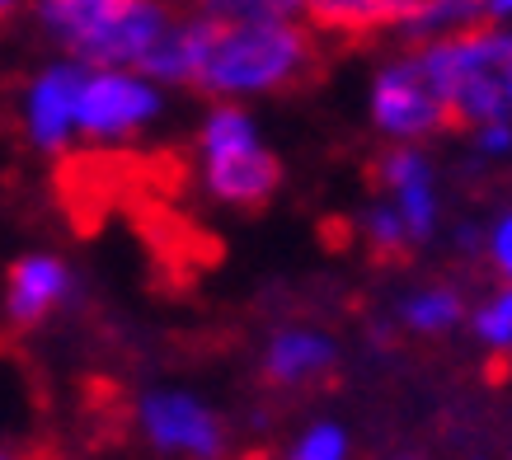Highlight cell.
I'll use <instances>...</instances> for the list:
<instances>
[{"instance_id": "cell-15", "label": "cell", "mask_w": 512, "mask_h": 460, "mask_svg": "<svg viewBox=\"0 0 512 460\" xmlns=\"http://www.w3.org/2000/svg\"><path fill=\"white\" fill-rule=\"evenodd\" d=\"M466 329L475 334L484 353L508 357L512 353V282H498L480 306L466 310Z\"/></svg>"}, {"instance_id": "cell-2", "label": "cell", "mask_w": 512, "mask_h": 460, "mask_svg": "<svg viewBox=\"0 0 512 460\" xmlns=\"http://www.w3.org/2000/svg\"><path fill=\"white\" fill-rule=\"evenodd\" d=\"M33 33L85 66H141L160 80L184 10L174 0H29Z\"/></svg>"}, {"instance_id": "cell-14", "label": "cell", "mask_w": 512, "mask_h": 460, "mask_svg": "<svg viewBox=\"0 0 512 460\" xmlns=\"http://www.w3.org/2000/svg\"><path fill=\"white\" fill-rule=\"evenodd\" d=\"M466 296L456 292L451 282H419L395 301V320L400 329L419 338H437V334H456L466 324Z\"/></svg>"}, {"instance_id": "cell-12", "label": "cell", "mask_w": 512, "mask_h": 460, "mask_svg": "<svg viewBox=\"0 0 512 460\" xmlns=\"http://www.w3.org/2000/svg\"><path fill=\"white\" fill-rule=\"evenodd\" d=\"M404 15H409V0H306V24L329 38L395 33Z\"/></svg>"}, {"instance_id": "cell-20", "label": "cell", "mask_w": 512, "mask_h": 460, "mask_svg": "<svg viewBox=\"0 0 512 460\" xmlns=\"http://www.w3.org/2000/svg\"><path fill=\"white\" fill-rule=\"evenodd\" d=\"M480 254L498 282H512V207L489 216V226L480 230Z\"/></svg>"}, {"instance_id": "cell-17", "label": "cell", "mask_w": 512, "mask_h": 460, "mask_svg": "<svg viewBox=\"0 0 512 460\" xmlns=\"http://www.w3.org/2000/svg\"><path fill=\"white\" fill-rule=\"evenodd\" d=\"M353 451V437L339 418H311L306 428H296L287 456L292 460H348Z\"/></svg>"}, {"instance_id": "cell-16", "label": "cell", "mask_w": 512, "mask_h": 460, "mask_svg": "<svg viewBox=\"0 0 512 460\" xmlns=\"http://www.w3.org/2000/svg\"><path fill=\"white\" fill-rule=\"evenodd\" d=\"M357 240L372 249L376 259H400V254H409V249H414V240H409V230H404L400 212H395L381 193H376V198L357 212Z\"/></svg>"}, {"instance_id": "cell-8", "label": "cell", "mask_w": 512, "mask_h": 460, "mask_svg": "<svg viewBox=\"0 0 512 460\" xmlns=\"http://www.w3.org/2000/svg\"><path fill=\"white\" fill-rule=\"evenodd\" d=\"M80 76L85 62L52 52L15 85V132L33 155H66L80 146Z\"/></svg>"}, {"instance_id": "cell-6", "label": "cell", "mask_w": 512, "mask_h": 460, "mask_svg": "<svg viewBox=\"0 0 512 460\" xmlns=\"http://www.w3.org/2000/svg\"><path fill=\"white\" fill-rule=\"evenodd\" d=\"M362 108H367V123L381 141H419V146H428L451 127L442 90L428 76L423 52L409 43L372 66Z\"/></svg>"}, {"instance_id": "cell-9", "label": "cell", "mask_w": 512, "mask_h": 460, "mask_svg": "<svg viewBox=\"0 0 512 460\" xmlns=\"http://www.w3.org/2000/svg\"><path fill=\"white\" fill-rule=\"evenodd\" d=\"M372 174L376 193L400 212L414 249L433 245L442 235V221H447V188H442V169H437L433 151L419 141H386Z\"/></svg>"}, {"instance_id": "cell-3", "label": "cell", "mask_w": 512, "mask_h": 460, "mask_svg": "<svg viewBox=\"0 0 512 460\" xmlns=\"http://www.w3.org/2000/svg\"><path fill=\"white\" fill-rule=\"evenodd\" d=\"M193 179L221 212H259L282 188V160L268 141L254 104L207 99L193 127Z\"/></svg>"}, {"instance_id": "cell-4", "label": "cell", "mask_w": 512, "mask_h": 460, "mask_svg": "<svg viewBox=\"0 0 512 460\" xmlns=\"http://www.w3.org/2000/svg\"><path fill=\"white\" fill-rule=\"evenodd\" d=\"M419 52L442 90L451 127L489 123V118L512 123V24L484 19L480 29L428 43Z\"/></svg>"}, {"instance_id": "cell-19", "label": "cell", "mask_w": 512, "mask_h": 460, "mask_svg": "<svg viewBox=\"0 0 512 460\" xmlns=\"http://www.w3.org/2000/svg\"><path fill=\"white\" fill-rule=\"evenodd\" d=\"M466 151L480 169L508 165L512 160V123L503 118H489V123H470L466 127Z\"/></svg>"}, {"instance_id": "cell-7", "label": "cell", "mask_w": 512, "mask_h": 460, "mask_svg": "<svg viewBox=\"0 0 512 460\" xmlns=\"http://www.w3.org/2000/svg\"><path fill=\"white\" fill-rule=\"evenodd\" d=\"M132 432L165 460H217L231 451L226 414L188 385H146L132 399Z\"/></svg>"}, {"instance_id": "cell-10", "label": "cell", "mask_w": 512, "mask_h": 460, "mask_svg": "<svg viewBox=\"0 0 512 460\" xmlns=\"http://www.w3.org/2000/svg\"><path fill=\"white\" fill-rule=\"evenodd\" d=\"M76 268L57 254V249H24L0 282V315L10 329L29 334L52 324L62 310L76 306Z\"/></svg>"}, {"instance_id": "cell-11", "label": "cell", "mask_w": 512, "mask_h": 460, "mask_svg": "<svg viewBox=\"0 0 512 460\" xmlns=\"http://www.w3.org/2000/svg\"><path fill=\"white\" fill-rule=\"evenodd\" d=\"M334 367H339V343H334V334L315 329V324H282L259 348V371L278 390L320 385Z\"/></svg>"}, {"instance_id": "cell-21", "label": "cell", "mask_w": 512, "mask_h": 460, "mask_svg": "<svg viewBox=\"0 0 512 460\" xmlns=\"http://www.w3.org/2000/svg\"><path fill=\"white\" fill-rule=\"evenodd\" d=\"M489 19H498V24H512V0H489Z\"/></svg>"}, {"instance_id": "cell-5", "label": "cell", "mask_w": 512, "mask_h": 460, "mask_svg": "<svg viewBox=\"0 0 512 460\" xmlns=\"http://www.w3.org/2000/svg\"><path fill=\"white\" fill-rule=\"evenodd\" d=\"M170 118V85L141 66H85L80 76V146H137Z\"/></svg>"}, {"instance_id": "cell-13", "label": "cell", "mask_w": 512, "mask_h": 460, "mask_svg": "<svg viewBox=\"0 0 512 460\" xmlns=\"http://www.w3.org/2000/svg\"><path fill=\"white\" fill-rule=\"evenodd\" d=\"M484 19H489V0H409V15L395 29V38L409 47H428L480 29Z\"/></svg>"}, {"instance_id": "cell-18", "label": "cell", "mask_w": 512, "mask_h": 460, "mask_svg": "<svg viewBox=\"0 0 512 460\" xmlns=\"http://www.w3.org/2000/svg\"><path fill=\"white\" fill-rule=\"evenodd\" d=\"M207 19H306V0H193Z\"/></svg>"}, {"instance_id": "cell-1", "label": "cell", "mask_w": 512, "mask_h": 460, "mask_svg": "<svg viewBox=\"0 0 512 460\" xmlns=\"http://www.w3.org/2000/svg\"><path fill=\"white\" fill-rule=\"evenodd\" d=\"M315 71V29L306 19H207L184 15V90L202 99L259 104Z\"/></svg>"}, {"instance_id": "cell-22", "label": "cell", "mask_w": 512, "mask_h": 460, "mask_svg": "<svg viewBox=\"0 0 512 460\" xmlns=\"http://www.w3.org/2000/svg\"><path fill=\"white\" fill-rule=\"evenodd\" d=\"M24 5H29V0H0V24H10L15 15H24Z\"/></svg>"}]
</instances>
